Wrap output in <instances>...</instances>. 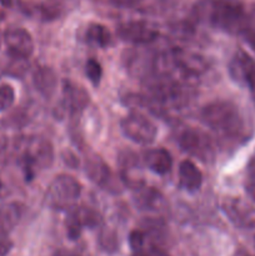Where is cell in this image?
I'll use <instances>...</instances> for the list:
<instances>
[{
    "label": "cell",
    "mask_w": 255,
    "mask_h": 256,
    "mask_svg": "<svg viewBox=\"0 0 255 256\" xmlns=\"http://www.w3.org/2000/svg\"><path fill=\"white\" fill-rule=\"evenodd\" d=\"M134 199L136 202V206L142 212H160L166 208L165 196L154 188H139V189H136Z\"/></svg>",
    "instance_id": "13"
},
{
    "label": "cell",
    "mask_w": 255,
    "mask_h": 256,
    "mask_svg": "<svg viewBox=\"0 0 255 256\" xmlns=\"http://www.w3.org/2000/svg\"><path fill=\"white\" fill-rule=\"evenodd\" d=\"M85 74H86L88 79L92 82L94 86H98L100 84V80L102 76V69L99 62L95 59H89L85 64Z\"/></svg>",
    "instance_id": "25"
},
{
    "label": "cell",
    "mask_w": 255,
    "mask_h": 256,
    "mask_svg": "<svg viewBox=\"0 0 255 256\" xmlns=\"http://www.w3.org/2000/svg\"><path fill=\"white\" fill-rule=\"evenodd\" d=\"M12 248V242L6 236H0V256H6Z\"/></svg>",
    "instance_id": "30"
},
{
    "label": "cell",
    "mask_w": 255,
    "mask_h": 256,
    "mask_svg": "<svg viewBox=\"0 0 255 256\" xmlns=\"http://www.w3.org/2000/svg\"><path fill=\"white\" fill-rule=\"evenodd\" d=\"M0 2H2V4L4 6H10L12 5V0H0Z\"/></svg>",
    "instance_id": "34"
},
{
    "label": "cell",
    "mask_w": 255,
    "mask_h": 256,
    "mask_svg": "<svg viewBox=\"0 0 255 256\" xmlns=\"http://www.w3.org/2000/svg\"><path fill=\"white\" fill-rule=\"evenodd\" d=\"M229 74L238 84L255 89V60L244 50H238L232 58Z\"/></svg>",
    "instance_id": "8"
},
{
    "label": "cell",
    "mask_w": 255,
    "mask_h": 256,
    "mask_svg": "<svg viewBox=\"0 0 255 256\" xmlns=\"http://www.w3.org/2000/svg\"><path fill=\"white\" fill-rule=\"evenodd\" d=\"M6 142H8L6 132H5L4 125H2V122H0V152H2V150L5 149V146H6Z\"/></svg>",
    "instance_id": "32"
},
{
    "label": "cell",
    "mask_w": 255,
    "mask_h": 256,
    "mask_svg": "<svg viewBox=\"0 0 255 256\" xmlns=\"http://www.w3.org/2000/svg\"><path fill=\"white\" fill-rule=\"evenodd\" d=\"M120 176L126 186L139 189L144 186L142 166L136 155L132 152H124L119 156Z\"/></svg>",
    "instance_id": "11"
},
{
    "label": "cell",
    "mask_w": 255,
    "mask_h": 256,
    "mask_svg": "<svg viewBox=\"0 0 255 256\" xmlns=\"http://www.w3.org/2000/svg\"><path fill=\"white\" fill-rule=\"evenodd\" d=\"M245 8L238 0H212L204 15L212 26L228 32H239L245 18Z\"/></svg>",
    "instance_id": "2"
},
{
    "label": "cell",
    "mask_w": 255,
    "mask_h": 256,
    "mask_svg": "<svg viewBox=\"0 0 255 256\" xmlns=\"http://www.w3.org/2000/svg\"><path fill=\"white\" fill-rule=\"evenodd\" d=\"M140 0H108V2L118 8H132L139 4Z\"/></svg>",
    "instance_id": "29"
},
{
    "label": "cell",
    "mask_w": 255,
    "mask_h": 256,
    "mask_svg": "<svg viewBox=\"0 0 255 256\" xmlns=\"http://www.w3.org/2000/svg\"><path fill=\"white\" fill-rule=\"evenodd\" d=\"M245 189L249 196L255 202V152L252 154L246 169V178H245Z\"/></svg>",
    "instance_id": "27"
},
{
    "label": "cell",
    "mask_w": 255,
    "mask_h": 256,
    "mask_svg": "<svg viewBox=\"0 0 255 256\" xmlns=\"http://www.w3.org/2000/svg\"><path fill=\"white\" fill-rule=\"evenodd\" d=\"M235 256H250L249 254H245V252H239V254H236Z\"/></svg>",
    "instance_id": "36"
},
{
    "label": "cell",
    "mask_w": 255,
    "mask_h": 256,
    "mask_svg": "<svg viewBox=\"0 0 255 256\" xmlns=\"http://www.w3.org/2000/svg\"><path fill=\"white\" fill-rule=\"evenodd\" d=\"M4 42L9 54L28 59L34 52V40L22 28H12L4 34Z\"/></svg>",
    "instance_id": "9"
},
{
    "label": "cell",
    "mask_w": 255,
    "mask_h": 256,
    "mask_svg": "<svg viewBox=\"0 0 255 256\" xmlns=\"http://www.w3.org/2000/svg\"><path fill=\"white\" fill-rule=\"evenodd\" d=\"M156 64V59L152 58L149 59V55H145L140 52H126L125 58V66L130 70V72H136L138 75H145L149 72V69H154Z\"/></svg>",
    "instance_id": "18"
},
{
    "label": "cell",
    "mask_w": 255,
    "mask_h": 256,
    "mask_svg": "<svg viewBox=\"0 0 255 256\" xmlns=\"http://www.w3.org/2000/svg\"><path fill=\"white\" fill-rule=\"evenodd\" d=\"M15 102V92L12 85H0V112H6L12 106Z\"/></svg>",
    "instance_id": "26"
},
{
    "label": "cell",
    "mask_w": 255,
    "mask_h": 256,
    "mask_svg": "<svg viewBox=\"0 0 255 256\" xmlns=\"http://www.w3.org/2000/svg\"><path fill=\"white\" fill-rule=\"evenodd\" d=\"M55 256H72V254H68V252H58Z\"/></svg>",
    "instance_id": "35"
},
{
    "label": "cell",
    "mask_w": 255,
    "mask_h": 256,
    "mask_svg": "<svg viewBox=\"0 0 255 256\" xmlns=\"http://www.w3.org/2000/svg\"><path fill=\"white\" fill-rule=\"evenodd\" d=\"M32 84L42 96L50 98L56 92L58 75L52 68L39 66L32 74Z\"/></svg>",
    "instance_id": "17"
},
{
    "label": "cell",
    "mask_w": 255,
    "mask_h": 256,
    "mask_svg": "<svg viewBox=\"0 0 255 256\" xmlns=\"http://www.w3.org/2000/svg\"><path fill=\"white\" fill-rule=\"evenodd\" d=\"M22 158L26 178L32 179L38 170L49 168L52 162V145L44 138H32L26 142Z\"/></svg>",
    "instance_id": "4"
},
{
    "label": "cell",
    "mask_w": 255,
    "mask_h": 256,
    "mask_svg": "<svg viewBox=\"0 0 255 256\" xmlns=\"http://www.w3.org/2000/svg\"><path fill=\"white\" fill-rule=\"evenodd\" d=\"M82 185L72 175L62 174L55 178L48 188L45 202L50 208L58 210L72 209L79 200Z\"/></svg>",
    "instance_id": "3"
},
{
    "label": "cell",
    "mask_w": 255,
    "mask_h": 256,
    "mask_svg": "<svg viewBox=\"0 0 255 256\" xmlns=\"http://www.w3.org/2000/svg\"><path fill=\"white\" fill-rule=\"evenodd\" d=\"M145 232L140 230H132L129 235V245L132 252H140L144 249L145 245Z\"/></svg>",
    "instance_id": "28"
},
{
    "label": "cell",
    "mask_w": 255,
    "mask_h": 256,
    "mask_svg": "<svg viewBox=\"0 0 255 256\" xmlns=\"http://www.w3.org/2000/svg\"><path fill=\"white\" fill-rule=\"evenodd\" d=\"M98 242H99V246L109 254H112L119 249V239H118L116 232L108 228L100 230Z\"/></svg>",
    "instance_id": "21"
},
{
    "label": "cell",
    "mask_w": 255,
    "mask_h": 256,
    "mask_svg": "<svg viewBox=\"0 0 255 256\" xmlns=\"http://www.w3.org/2000/svg\"><path fill=\"white\" fill-rule=\"evenodd\" d=\"M145 252H146L148 256H169L168 252H165L164 250H162L158 246H150L149 249L145 250Z\"/></svg>",
    "instance_id": "31"
},
{
    "label": "cell",
    "mask_w": 255,
    "mask_h": 256,
    "mask_svg": "<svg viewBox=\"0 0 255 256\" xmlns=\"http://www.w3.org/2000/svg\"><path fill=\"white\" fill-rule=\"evenodd\" d=\"M142 162L150 172L158 175L168 174L172 166V155L168 150L162 148L146 150L142 155Z\"/></svg>",
    "instance_id": "15"
},
{
    "label": "cell",
    "mask_w": 255,
    "mask_h": 256,
    "mask_svg": "<svg viewBox=\"0 0 255 256\" xmlns=\"http://www.w3.org/2000/svg\"><path fill=\"white\" fill-rule=\"evenodd\" d=\"M202 119L222 139L238 142L246 135V124L239 108L232 102L216 100L202 109Z\"/></svg>",
    "instance_id": "1"
},
{
    "label": "cell",
    "mask_w": 255,
    "mask_h": 256,
    "mask_svg": "<svg viewBox=\"0 0 255 256\" xmlns=\"http://www.w3.org/2000/svg\"><path fill=\"white\" fill-rule=\"evenodd\" d=\"M239 34H242L250 45L255 46V6L252 8L250 12H245L244 22Z\"/></svg>",
    "instance_id": "23"
},
{
    "label": "cell",
    "mask_w": 255,
    "mask_h": 256,
    "mask_svg": "<svg viewBox=\"0 0 255 256\" xmlns=\"http://www.w3.org/2000/svg\"><path fill=\"white\" fill-rule=\"evenodd\" d=\"M38 10H39L40 18L45 22L46 20L49 22V20H54L60 16L62 6V2H58V0H45L38 6Z\"/></svg>",
    "instance_id": "22"
},
{
    "label": "cell",
    "mask_w": 255,
    "mask_h": 256,
    "mask_svg": "<svg viewBox=\"0 0 255 256\" xmlns=\"http://www.w3.org/2000/svg\"><path fill=\"white\" fill-rule=\"evenodd\" d=\"M75 212H76V216L79 219L80 224H82V229L84 228H98L102 224V216L98 212L95 210L89 209V208H75Z\"/></svg>",
    "instance_id": "20"
},
{
    "label": "cell",
    "mask_w": 255,
    "mask_h": 256,
    "mask_svg": "<svg viewBox=\"0 0 255 256\" xmlns=\"http://www.w3.org/2000/svg\"><path fill=\"white\" fill-rule=\"evenodd\" d=\"M88 42L92 46L105 48L112 42V35H110L109 29L102 24H90L86 29L85 34Z\"/></svg>",
    "instance_id": "19"
},
{
    "label": "cell",
    "mask_w": 255,
    "mask_h": 256,
    "mask_svg": "<svg viewBox=\"0 0 255 256\" xmlns=\"http://www.w3.org/2000/svg\"><path fill=\"white\" fill-rule=\"evenodd\" d=\"M24 214V206L20 202H12L0 204V236L8 234L16 228Z\"/></svg>",
    "instance_id": "14"
},
{
    "label": "cell",
    "mask_w": 255,
    "mask_h": 256,
    "mask_svg": "<svg viewBox=\"0 0 255 256\" xmlns=\"http://www.w3.org/2000/svg\"><path fill=\"white\" fill-rule=\"evenodd\" d=\"M89 92L72 80L62 82V104L72 114H80L89 105Z\"/></svg>",
    "instance_id": "10"
},
{
    "label": "cell",
    "mask_w": 255,
    "mask_h": 256,
    "mask_svg": "<svg viewBox=\"0 0 255 256\" xmlns=\"http://www.w3.org/2000/svg\"><path fill=\"white\" fill-rule=\"evenodd\" d=\"M116 34L122 42L134 45H148L158 39L159 29L154 24L144 20H132L120 24Z\"/></svg>",
    "instance_id": "7"
},
{
    "label": "cell",
    "mask_w": 255,
    "mask_h": 256,
    "mask_svg": "<svg viewBox=\"0 0 255 256\" xmlns=\"http://www.w3.org/2000/svg\"><path fill=\"white\" fill-rule=\"evenodd\" d=\"M132 256H148V254H146V252L142 249V250H140V252H132Z\"/></svg>",
    "instance_id": "33"
},
{
    "label": "cell",
    "mask_w": 255,
    "mask_h": 256,
    "mask_svg": "<svg viewBox=\"0 0 255 256\" xmlns=\"http://www.w3.org/2000/svg\"><path fill=\"white\" fill-rule=\"evenodd\" d=\"M202 174L192 160H184L179 165V185L188 192H195L202 188Z\"/></svg>",
    "instance_id": "16"
},
{
    "label": "cell",
    "mask_w": 255,
    "mask_h": 256,
    "mask_svg": "<svg viewBox=\"0 0 255 256\" xmlns=\"http://www.w3.org/2000/svg\"><path fill=\"white\" fill-rule=\"evenodd\" d=\"M85 172L95 185L102 188V189H112V188L118 186V184L115 182L114 174L110 170L109 165L102 158H89L85 164Z\"/></svg>",
    "instance_id": "12"
},
{
    "label": "cell",
    "mask_w": 255,
    "mask_h": 256,
    "mask_svg": "<svg viewBox=\"0 0 255 256\" xmlns=\"http://www.w3.org/2000/svg\"><path fill=\"white\" fill-rule=\"evenodd\" d=\"M122 132L135 144H152L158 134V129L152 120L139 112H132L120 122Z\"/></svg>",
    "instance_id": "5"
},
{
    "label": "cell",
    "mask_w": 255,
    "mask_h": 256,
    "mask_svg": "<svg viewBox=\"0 0 255 256\" xmlns=\"http://www.w3.org/2000/svg\"><path fill=\"white\" fill-rule=\"evenodd\" d=\"M65 228H66V234L69 239L72 240L79 239L80 234H82V224H80L79 219H78L74 208L68 210L66 219H65Z\"/></svg>",
    "instance_id": "24"
},
{
    "label": "cell",
    "mask_w": 255,
    "mask_h": 256,
    "mask_svg": "<svg viewBox=\"0 0 255 256\" xmlns=\"http://www.w3.org/2000/svg\"><path fill=\"white\" fill-rule=\"evenodd\" d=\"M178 144L182 148V152L205 162L214 158V146H212V140L205 132L194 128L185 129L179 135Z\"/></svg>",
    "instance_id": "6"
}]
</instances>
